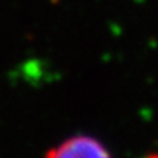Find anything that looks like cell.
Listing matches in <instances>:
<instances>
[{
  "instance_id": "1",
  "label": "cell",
  "mask_w": 158,
  "mask_h": 158,
  "mask_svg": "<svg viewBox=\"0 0 158 158\" xmlns=\"http://www.w3.org/2000/svg\"><path fill=\"white\" fill-rule=\"evenodd\" d=\"M45 158H110V154L91 136H73L50 149Z\"/></svg>"
}]
</instances>
